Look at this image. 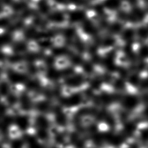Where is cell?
Wrapping results in <instances>:
<instances>
[{
	"label": "cell",
	"mask_w": 148,
	"mask_h": 148,
	"mask_svg": "<svg viewBox=\"0 0 148 148\" xmlns=\"http://www.w3.org/2000/svg\"><path fill=\"white\" fill-rule=\"evenodd\" d=\"M71 64L70 58L64 55L57 56L54 59V66L57 70L66 69L71 66Z\"/></svg>",
	"instance_id": "cell-1"
},
{
	"label": "cell",
	"mask_w": 148,
	"mask_h": 148,
	"mask_svg": "<svg viewBox=\"0 0 148 148\" xmlns=\"http://www.w3.org/2000/svg\"><path fill=\"white\" fill-rule=\"evenodd\" d=\"M11 68L14 72L18 74H26L29 71L28 63L25 61L14 62L11 65Z\"/></svg>",
	"instance_id": "cell-2"
},
{
	"label": "cell",
	"mask_w": 148,
	"mask_h": 148,
	"mask_svg": "<svg viewBox=\"0 0 148 148\" xmlns=\"http://www.w3.org/2000/svg\"><path fill=\"white\" fill-rule=\"evenodd\" d=\"M34 66L38 76H46L48 70V67L44 60L42 59L36 60L34 61Z\"/></svg>",
	"instance_id": "cell-3"
},
{
	"label": "cell",
	"mask_w": 148,
	"mask_h": 148,
	"mask_svg": "<svg viewBox=\"0 0 148 148\" xmlns=\"http://www.w3.org/2000/svg\"><path fill=\"white\" fill-rule=\"evenodd\" d=\"M80 91L79 87H75L72 86H69L67 84L63 85L61 87V93L63 97L65 98H68L72 96V95L76 94V92Z\"/></svg>",
	"instance_id": "cell-4"
},
{
	"label": "cell",
	"mask_w": 148,
	"mask_h": 148,
	"mask_svg": "<svg viewBox=\"0 0 148 148\" xmlns=\"http://www.w3.org/2000/svg\"><path fill=\"white\" fill-rule=\"evenodd\" d=\"M26 90L25 85L21 83H16L9 84V90L14 96H20Z\"/></svg>",
	"instance_id": "cell-5"
},
{
	"label": "cell",
	"mask_w": 148,
	"mask_h": 148,
	"mask_svg": "<svg viewBox=\"0 0 148 148\" xmlns=\"http://www.w3.org/2000/svg\"><path fill=\"white\" fill-rule=\"evenodd\" d=\"M50 38L52 46L55 48H62L66 44V38L62 34H56Z\"/></svg>",
	"instance_id": "cell-6"
},
{
	"label": "cell",
	"mask_w": 148,
	"mask_h": 148,
	"mask_svg": "<svg viewBox=\"0 0 148 148\" xmlns=\"http://www.w3.org/2000/svg\"><path fill=\"white\" fill-rule=\"evenodd\" d=\"M26 49L28 52L33 53H36L40 52L41 47L40 45L38 43V41L32 39L26 42Z\"/></svg>",
	"instance_id": "cell-7"
},
{
	"label": "cell",
	"mask_w": 148,
	"mask_h": 148,
	"mask_svg": "<svg viewBox=\"0 0 148 148\" xmlns=\"http://www.w3.org/2000/svg\"><path fill=\"white\" fill-rule=\"evenodd\" d=\"M28 97L31 102L34 103L42 102L45 100L44 95L33 90H30L28 92Z\"/></svg>",
	"instance_id": "cell-8"
},
{
	"label": "cell",
	"mask_w": 148,
	"mask_h": 148,
	"mask_svg": "<svg viewBox=\"0 0 148 148\" xmlns=\"http://www.w3.org/2000/svg\"><path fill=\"white\" fill-rule=\"evenodd\" d=\"M14 12L13 9L9 6V5H3L1 10V18H7L9 17L12 16V14Z\"/></svg>",
	"instance_id": "cell-9"
},
{
	"label": "cell",
	"mask_w": 148,
	"mask_h": 148,
	"mask_svg": "<svg viewBox=\"0 0 148 148\" xmlns=\"http://www.w3.org/2000/svg\"><path fill=\"white\" fill-rule=\"evenodd\" d=\"M86 16L91 22L94 24H97L99 20V16L96 11L94 10H88L86 12Z\"/></svg>",
	"instance_id": "cell-10"
},
{
	"label": "cell",
	"mask_w": 148,
	"mask_h": 148,
	"mask_svg": "<svg viewBox=\"0 0 148 148\" xmlns=\"http://www.w3.org/2000/svg\"><path fill=\"white\" fill-rule=\"evenodd\" d=\"M32 2H34V3H38V2H40V0H31Z\"/></svg>",
	"instance_id": "cell-11"
}]
</instances>
